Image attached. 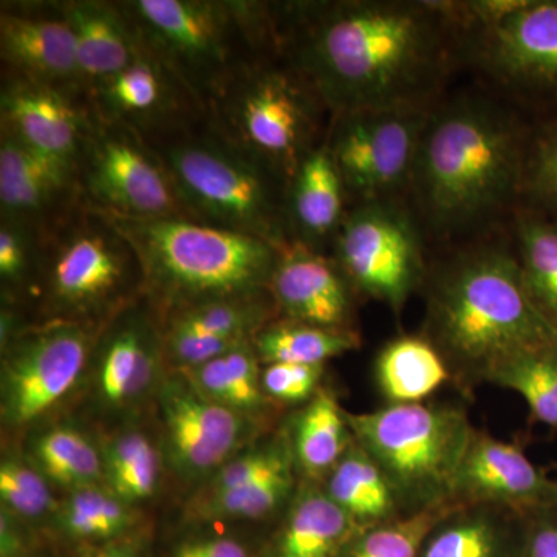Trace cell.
Wrapping results in <instances>:
<instances>
[{"mask_svg": "<svg viewBox=\"0 0 557 557\" xmlns=\"http://www.w3.org/2000/svg\"><path fill=\"white\" fill-rule=\"evenodd\" d=\"M274 7L278 47L330 115L424 109L453 60L456 24L440 2Z\"/></svg>", "mask_w": 557, "mask_h": 557, "instance_id": "cell-1", "label": "cell"}, {"mask_svg": "<svg viewBox=\"0 0 557 557\" xmlns=\"http://www.w3.org/2000/svg\"><path fill=\"white\" fill-rule=\"evenodd\" d=\"M525 157L516 121L467 98L429 113L410 186L428 223L456 233L491 218L520 190Z\"/></svg>", "mask_w": 557, "mask_h": 557, "instance_id": "cell-2", "label": "cell"}, {"mask_svg": "<svg viewBox=\"0 0 557 557\" xmlns=\"http://www.w3.org/2000/svg\"><path fill=\"white\" fill-rule=\"evenodd\" d=\"M429 321L443 357L483 380L518 355L557 347V332L534 306L519 259L502 249L456 260L440 277Z\"/></svg>", "mask_w": 557, "mask_h": 557, "instance_id": "cell-3", "label": "cell"}, {"mask_svg": "<svg viewBox=\"0 0 557 557\" xmlns=\"http://www.w3.org/2000/svg\"><path fill=\"white\" fill-rule=\"evenodd\" d=\"M170 175L190 220L284 248L287 182L220 134L205 113L139 135Z\"/></svg>", "mask_w": 557, "mask_h": 557, "instance_id": "cell-4", "label": "cell"}, {"mask_svg": "<svg viewBox=\"0 0 557 557\" xmlns=\"http://www.w3.org/2000/svg\"><path fill=\"white\" fill-rule=\"evenodd\" d=\"M108 218L137 252L145 289L166 319L211 300L270 293L281 251L270 242L190 219Z\"/></svg>", "mask_w": 557, "mask_h": 557, "instance_id": "cell-5", "label": "cell"}, {"mask_svg": "<svg viewBox=\"0 0 557 557\" xmlns=\"http://www.w3.org/2000/svg\"><path fill=\"white\" fill-rule=\"evenodd\" d=\"M143 42L207 115L256 58L277 46L274 7L228 0H127Z\"/></svg>", "mask_w": 557, "mask_h": 557, "instance_id": "cell-6", "label": "cell"}, {"mask_svg": "<svg viewBox=\"0 0 557 557\" xmlns=\"http://www.w3.org/2000/svg\"><path fill=\"white\" fill-rule=\"evenodd\" d=\"M321 110L327 109L317 91L276 46L231 81L208 109L207 119L288 185L300 161L322 143H318Z\"/></svg>", "mask_w": 557, "mask_h": 557, "instance_id": "cell-7", "label": "cell"}, {"mask_svg": "<svg viewBox=\"0 0 557 557\" xmlns=\"http://www.w3.org/2000/svg\"><path fill=\"white\" fill-rule=\"evenodd\" d=\"M346 417L358 445L386 474L399 504L421 511L454 498L458 471L475 434L463 412L409 403Z\"/></svg>", "mask_w": 557, "mask_h": 557, "instance_id": "cell-8", "label": "cell"}, {"mask_svg": "<svg viewBox=\"0 0 557 557\" xmlns=\"http://www.w3.org/2000/svg\"><path fill=\"white\" fill-rule=\"evenodd\" d=\"M50 322H83L120 306L135 285L145 288L141 263L112 220L81 203L40 237Z\"/></svg>", "mask_w": 557, "mask_h": 557, "instance_id": "cell-9", "label": "cell"}, {"mask_svg": "<svg viewBox=\"0 0 557 557\" xmlns=\"http://www.w3.org/2000/svg\"><path fill=\"white\" fill-rule=\"evenodd\" d=\"M84 203L124 219H189L163 163L137 132L98 119L78 164Z\"/></svg>", "mask_w": 557, "mask_h": 557, "instance_id": "cell-10", "label": "cell"}, {"mask_svg": "<svg viewBox=\"0 0 557 557\" xmlns=\"http://www.w3.org/2000/svg\"><path fill=\"white\" fill-rule=\"evenodd\" d=\"M431 110H361L332 116L327 146L348 200L392 199L412 182Z\"/></svg>", "mask_w": 557, "mask_h": 557, "instance_id": "cell-11", "label": "cell"}, {"mask_svg": "<svg viewBox=\"0 0 557 557\" xmlns=\"http://www.w3.org/2000/svg\"><path fill=\"white\" fill-rule=\"evenodd\" d=\"M332 245L347 281L394 310L405 306L423 273L416 226L392 199L355 203Z\"/></svg>", "mask_w": 557, "mask_h": 557, "instance_id": "cell-12", "label": "cell"}, {"mask_svg": "<svg viewBox=\"0 0 557 557\" xmlns=\"http://www.w3.org/2000/svg\"><path fill=\"white\" fill-rule=\"evenodd\" d=\"M91 341V325L54 321L10 343L2 366L3 421L20 428L53 409L83 375Z\"/></svg>", "mask_w": 557, "mask_h": 557, "instance_id": "cell-13", "label": "cell"}, {"mask_svg": "<svg viewBox=\"0 0 557 557\" xmlns=\"http://www.w3.org/2000/svg\"><path fill=\"white\" fill-rule=\"evenodd\" d=\"M0 60L2 70L87 100L65 2H2Z\"/></svg>", "mask_w": 557, "mask_h": 557, "instance_id": "cell-14", "label": "cell"}, {"mask_svg": "<svg viewBox=\"0 0 557 557\" xmlns=\"http://www.w3.org/2000/svg\"><path fill=\"white\" fill-rule=\"evenodd\" d=\"M160 405L168 458L178 475L207 478L236 457L247 434L244 413L205 397L180 372L161 384Z\"/></svg>", "mask_w": 557, "mask_h": 557, "instance_id": "cell-15", "label": "cell"}, {"mask_svg": "<svg viewBox=\"0 0 557 557\" xmlns=\"http://www.w3.org/2000/svg\"><path fill=\"white\" fill-rule=\"evenodd\" d=\"M94 123L89 101L2 70L0 131L78 172Z\"/></svg>", "mask_w": 557, "mask_h": 557, "instance_id": "cell-16", "label": "cell"}, {"mask_svg": "<svg viewBox=\"0 0 557 557\" xmlns=\"http://www.w3.org/2000/svg\"><path fill=\"white\" fill-rule=\"evenodd\" d=\"M475 32L480 62L512 89L557 94V0H520Z\"/></svg>", "mask_w": 557, "mask_h": 557, "instance_id": "cell-17", "label": "cell"}, {"mask_svg": "<svg viewBox=\"0 0 557 557\" xmlns=\"http://www.w3.org/2000/svg\"><path fill=\"white\" fill-rule=\"evenodd\" d=\"M87 101L98 119L129 127L138 135L153 134L203 113L174 73L146 46L131 65L91 87Z\"/></svg>", "mask_w": 557, "mask_h": 557, "instance_id": "cell-18", "label": "cell"}, {"mask_svg": "<svg viewBox=\"0 0 557 557\" xmlns=\"http://www.w3.org/2000/svg\"><path fill=\"white\" fill-rule=\"evenodd\" d=\"M83 201L78 172L0 131V219L44 234Z\"/></svg>", "mask_w": 557, "mask_h": 557, "instance_id": "cell-19", "label": "cell"}, {"mask_svg": "<svg viewBox=\"0 0 557 557\" xmlns=\"http://www.w3.org/2000/svg\"><path fill=\"white\" fill-rule=\"evenodd\" d=\"M347 277L335 260L299 242L278 251L270 295L289 321L317 327L347 330L351 300Z\"/></svg>", "mask_w": 557, "mask_h": 557, "instance_id": "cell-20", "label": "cell"}, {"mask_svg": "<svg viewBox=\"0 0 557 557\" xmlns=\"http://www.w3.org/2000/svg\"><path fill=\"white\" fill-rule=\"evenodd\" d=\"M454 497L537 511L556 507L557 483L519 446L474 434L458 471Z\"/></svg>", "mask_w": 557, "mask_h": 557, "instance_id": "cell-21", "label": "cell"}, {"mask_svg": "<svg viewBox=\"0 0 557 557\" xmlns=\"http://www.w3.org/2000/svg\"><path fill=\"white\" fill-rule=\"evenodd\" d=\"M164 358L163 332L145 311L120 314L102 347L98 384L110 406H131L145 398Z\"/></svg>", "mask_w": 557, "mask_h": 557, "instance_id": "cell-22", "label": "cell"}, {"mask_svg": "<svg viewBox=\"0 0 557 557\" xmlns=\"http://www.w3.org/2000/svg\"><path fill=\"white\" fill-rule=\"evenodd\" d=\"M347 201L346 186L324 139L300 161L288 182L287 222L292 240L314 251L324 244H333L346 218Z\"/></svg>", "mask_w": 557, "mask_h": 557, "instance_id": "cell-23", "label": "cell"}, {"mask_svg": "<svg viewBox=\"0 0 557 557\" xmlns=\"http://www.w3.org/2000/svg\"><path fill=\"white\" fill-rule=\"evenodd\" d=\"M86 94L137 60L141 36L123 2L65 0Z\"/></svg>", "mask_w": 557, "mask_h": 557, "instance_id": "cell-24", "label": "cell"}, {"mask_svg": "<svg viewBox=\"0 0 557 557\" xmlns=\"http://www.w3.org/2000/svg\"><path fill=\"white\" fill-rule=\"evenodd\" d=\"M355 527V520L327 493L311 490L293 505L273 557H341Z\"/></svg>", "mask_w": 557, "mask_h": 557, "instance_id": "cell-25", "label": "cell"}, {"mask_svg": "<svg viewBox=\"0 0 557 557\" xmlns=\"http://www.w3.org/2000/svg\"><path fill=\"white\" fill-rule=\"evenodd\" d=\"M357 525H381L397 515L399 498L379 465L361 446H350L330 472L327 491Z\"/></svg>", "mask_w": 557, "mask_h": 557, "instance_id": "cell-26", "label": "cell"}, {"mask_svg": "<svg viewBox=\"0 0 557 557\" xmlns=\"http://www.w3.org/2000/svg\"><path fill=\"white\" fill-rule=\"evenodd\" d=\"M376 380L394 405H409L434 394L449 379L448 364L431 341L401 336L376 359Z\"/></svg>", "mask_w": 557, "mask_h": 557, "instance_id": "cell-27", "label": "cell"}, {"mask_svg": "<svg viewBox=\"0 0 557 557\" xmlns=\"http://www.w3.org/2000/svg\"><path fill=\"white\" fill-rule=\"evenodd\" d=\"M359 339L348 330L317 327L304 322L284 321L267 324L252 339L256 354L265 364L324 366L358 347Z\"/></svg>", "mask_w": 557, "mask_h": 557, "instance_id": "cell-28", "label": "cell"}, {"mask_svg": "<svg viewBox=\"0 0 557 557\" xmlns=\"http://www.w3.org/2000/svg\"><path fill=\"white\" fill-rule=\"evenodd\" d=\"M273 313L265 295L211 300L172 314L163 333L185 336L255 339Z\"/></svg>", "mask_w": 557, "mask_h": 557, "instance_id": "cell-29", "label": "cell"}, {"mask_svg": "<svg viewBox=\"0 0 557 557\" xmlns=\"http://www.w3.org/2000/svg\"><path fill=\"white\" fill-rule=\"evenodd\" d=\"M346 413L330 394H319L296 424L295 454L307 474L332 472L350 448Z\"/></svg>", "mask_w": 557, "mask_h": 557, "instance_id": "cell-30", "label": "cell"}, {"mask_svg": "<svg viewBox=\"0 0 557 557\" xmlns=\"http://www.w3.org/2000/svg\"><path fill=\"white\" fill-rule=\"evenodd\" d=\"M518 236L528 293L557 332V222L527 215L519 222Z\"/></svg>", "mask_w": 557, "mask_h": 557, "instance_id": "cell-31", "label": "cell"}, {"mask_svg": "<svg viewBox=\"0 0 557 557\" xmlns=\"http://www.w3.org/2000/svg\"><path fill=\"white\" fill-rule=\"evenodd\" d=\"M33 453L39 471L46 478L73 491L98 486L106 478L101 454L76 429H50L36 440Z\"/></svg>", "mask_w": 557, "mask_h": 557, "instance_id": "cell-32", "label": "cell"}, {"mask_svg": "<svg viewBox=\"0 0 557 557\" xmlns=\"http://www.w3.org/2000/svg\"><path fill=\"white\" fill-rule=\"evenodd\" d=\"M486 380L518 392L539 421L557 429V347L508 359Z\"/></svg>", "mask_w": 557, "mask_h": 557, "instance_id": "cell-33", "label": "cell"}, {"mask_svg": "<svg viewBox=\"0 0 557 557\" xmlns=\"http://www.w3.org/2000/svg\"><path fill=\"white\" fill-rule=\"evenodd\" d=\"M110 491L126 504L152 496L159 482L160 457L145 434L124 432L102 454Z\"/></svg>", "mask_w": 557, "mask_h": 557, "instance_id": "cell-34", "label": "cell"}, {"mask_svg": "<svg viewBox=\"0 0 557 557\" xmlns=\"http://www.w3.org/2000/svg\"><path fill=\"white\" fill-rule=\"evenodd\" d=\"M126 502L98 486L73 491L60 508V523L69 536L84 541H115L126 536L134 515Z\"/></svg>", "mask_w": 557, "mask_h": 557, "instance_id": "cell-35", "label": "cell"}, {"mask_svg": "<svg viewBox=\"0 0 557 557\" xmlns=\"http://www.w3.org/2000/svg\"><path fill=\"white\" fill-rule=\"evenodd\" d=\"M448 512L446 505H442L381 523L351 539L341 557H420L429 534Z\"/></svg>", "mask_w": 557, "mask_h": 557, "instance_id": "cell-36", "label": "cell"}, {"mask_svg": "<svg viewBox=\"0 0 557 557\" xmlns=\"http://www.w3.org/2000/svg\"><path fill=\"white\" fill-rule=\"evenodd\" d=\"M504 531L490 516L465 515L434 528L420 557H505Z\"/></svg>", "mask_w": 557, "mask_h": 557, "instance_id": "cell-37", "label": "cell"}, {"mask_svg": "<svg viewBox=\"0 0 557 557\" xmlns=\"http://www.w3.org/2000/svg\"><path fill=\"white\" fill-rule=\"evenodd\" d=\"M293 475H278L258 485L239 487L215 496H197L190 508L201 519L255 520L265 518L288 497Z\"/></svg>", "mask_w": 557, "mask_h": 557, "instance_id": "cell-38", "label": "cell"}, {"mask_svg": "<svg viewBox=\"0 0 557 557\" xmlns=\"http://www.w3.org/2000/svg\"><path fill=\"white\" fill-rule=\"evenodd\" d=\"M289 472L292 458L288 449L282 443H271L231 458L211 475L199 496H215L239 487L258 485Z\"/></svg>", "mask_w": 557, "mask_h": 557, "instance_id": "cell-39", "label": "cell"}, {"mask_svg": "<svg viewBox=\"0 0 557 557\" xmlns=\"http://www.w3.org/2000/svg\"><path fill=\"white\" fill-rule=\"evenodd\" d=\"M0 497L10 512L28 520L44 518L54 509L42 472L17 458H7L0 465Z\"/></svg>", "mask_w": 557, "mask_h": 557, "instance_id": "cell-40", "label": "cell"}, {"mask_svg": "<svg viewBox=\"0 0 557 557\" xmlns=\"http://www.w3.org/2000/svg\"><path fill=\"white\" fill-rule=\"evenodd\" d=\"M42 234L11 220L0 219V278L9 287L24 284L39 269Z\"/></svg>", "mask_w": 557, "mask_h": 557, "instance_id": "cell-41", "label": "cell"}, {"mask_svg": "<svg viewBox=\"0 0 557 557\" xmlns=\"http://www.w3.org/2000/svg\"><path fill=\"white\" fill-rule=\"evenodd\" d=\"M520 190L531 199L557 208V127L525 157Z\"/></svg>", "mask_w": 557, "mask_h": 557, "instance_id": "cell-42", "label": "cell"}, {"mask_svg": "<svg viewBox=\"0 0 557 557\" xmlns=\"http://www.w3.org/2000/svg\"><path fill=\"white\" fill-rule=\"evenodd\" d=\"M324 366L274 362L262 370V387L267 397L298 403L310 398L321 380Z\"/></svg>", "mask_w": 557, "mask_h": 557, "instance_id": "cell-43", "label": "cell"}, {"mask_svg": "<svg viewBox=\"0 0 557 557\" xmlns=\"http://www.w3.org/2000/svg\"><path fill=\"white\" fill-rule=\"evenodd\" d=\"M542 516L528 534L525 557H557V505L541 509Z\"/></svg>", "mask_w": 557, "mask_h": 557, "instance_id": "cell-44", "label": "cell"}, {"mask_svg": "<svg viewBox=\"0 0 557 557\" xmlns=\"http://www.w3.org/2000/svg\"><path fill=\"white\" fill-rule=\"evenodd\" d=\"M172 557H249L247 548L230 537H201L183 542Z\"/></svg>", "mask_w": 557, "mask_h": 557, "instance_id": "cell-45", "label": "cell"}, {"mask_svg": "<svg viewBox=\"0 0 557 557\" xmlns=\"http://www.w3.org/2000/svg\"><path fill=\"white\" fill-rule=\"evenodd\" d=\"M81 557H141V542L123 536L90 548Z\"/></svg>", "mask_w": 557, "mask_h": 557, "instance_id": "cell-46", "label": "cell"}]
</instances>
